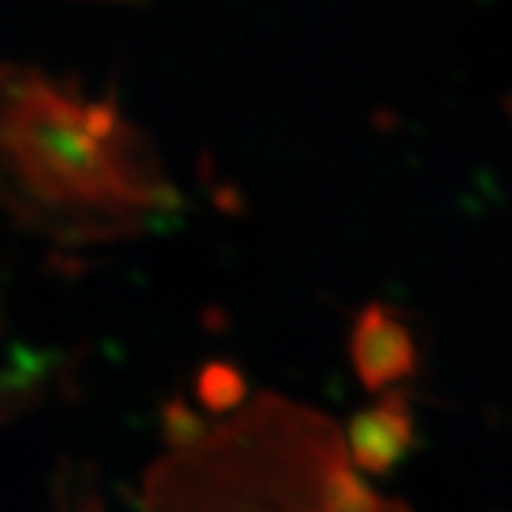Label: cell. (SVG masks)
<instances>
[{
    "instance_id": "cell-4",
    "label": "cell",
    "mask_w": 512,
    "mask_h": 512,
    "mask_svg": "<svg viewBox=\"0 0 512 512\" xmlns=\"http://www.w3.org/2000/svg\"><path fill=\"white\" fill-rule=\"evenodd\" d=\"M23 419V410H20L18 404L12 402V396L0 387V427H6V424H12V421Z\"/></svg>"
},
{
    "instance_id": "cell-5",
    "label": "cell",
    "mask_w": 512,
    "mask_h": 512,
    "mask_svg": "<svg viewBox=\"0 0 512 512\" xmlns=\"http://www.w3.org/2000/svg\"><path fill=\"white\" fill-rule=\"evenodd\" d=\"M89 3H146V0H89Z\"/></svg>"
},
{
    "instance_id": "cell-2",
    "label": "cell",
    "mask_w": 512,
    "mask_h": 512,
    "mask_svg": "<svg viewBox=\"0 0 512 512\" xmlns=\"http://www.w3.org/2000/svg\"><path fill=\"white\" fill-rule=\"evenodd\" d=\"M49 512H106L92 464L60 461L55 481H52V510Z\"/></svg>"
},
{
    "instance_id": "cell-1",
    "label": "cell",
    "mask_w": 512,
    "mask_h": 512,
    "mask_svg": "<svg viewBox=\"0 0 512 512\" xmlns=\"http://www.w3.org/2000/svg\"><path fill=\"white\" fill-rule=\"evenodd\" d=\"M0 205L60 245L148 234L177 208L148 137L114 100L0 63Z\"/></svg>"
},
{
    "instance_id": "cell-3",
    "label": "cell",
    "mask_w": 512,
    "mask_h": 512,
    "mask_svg": "<svg viewBox=\"0 0 512 512\" xmlns=\"http://www.w3.org/2000/svg\"><path fill=\"white\" fill-rule=\"evenodd\" d=\"M228 387H234V379L222 373V367H211L200 379V393L208 404H222L228 399Z\"/></svg>"
}]
</instances>
